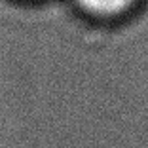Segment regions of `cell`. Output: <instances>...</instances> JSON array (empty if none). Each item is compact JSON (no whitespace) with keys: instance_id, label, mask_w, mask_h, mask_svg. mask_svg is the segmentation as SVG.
<instances>
[{"instance_id":"cell-1","label":"cell","mask_w":148,"mask_h":148,"mask_svg":"<svg viewBox=\"0 0 148 148\" xmlns=\"http://www.w3.org/2000/svg\"><path fill=\"white\" fill-rule=\"evenodd\" d=\"M140 0H72L82 13L95 19H118L137 8Z\"/></svg>"}]
</instances>
